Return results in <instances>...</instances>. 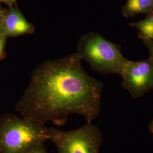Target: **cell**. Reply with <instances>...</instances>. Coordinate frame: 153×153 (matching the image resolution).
<instances>
[{
	"instance_id": "11",
	"label": "cell",
	"mask_w": 153,
	"mask_h": 153,
	"mask_svg": "<svg viewBox=\"0 0 153 153\" xmlns=\"http://www.w3.org/2000/svg\"><path fill=\"white\" fill-rule=\"evenodd\" d=\"M29 153H48L44 143L38 145Z\"/></svg>"
},
{
	"instance_id": "14",
	"label": "cell",
	"mask_w": 153,
	"mask_h": 153,
	"mask_svg": "<svg viewBox=\"0 0 153 153\" xmlns=\"http://www.w3.org/2000/svg\"><path fill=\"white\" fill-rule=\"evenodd\" d=\"M149 129H150V131L152 133L153 136V120L150 123V124H149Z\"/></svg>"
},
{
	"instance_id": "3",
	"label": "cell",
	"mask_w": 153,
	"mask_h": 153,
	"mask_svg": "<svg viewBox=\"0 0 153 153\" xmlns=\"http://www.w3.org/2000/svg\"><path fill=\"white\" fill-rule=\"evenodd\" d=\"M77 53L94 71L101 74L121 76L128 60L121 52L120 46L105 39L98 33L90 32L80 39Z\"/></svg>"
},
{
	"instance_id": "7",
	"label": "cell",
	"mask_w": 153,
	"mask_h": 153,
	"mask_svg": "<svg viewBox=\"0 0 153 153\" xmlns=\"http://www.w3.org/2000/svg\"><path fill=\"white\" fill-rule=\"evenodd\" d=\"M153 13V0H127L122 9V14L126 18L133 17L138 14Z\"/></svg>"
},
{
	"instance_id": "4",
	"label": "cell",
	"mask_w": 153,
	"mask_h": 153,
	"mask_svg": "<svg viewBox=\"0 0 153 153\" xmlns=\"http://www.w3.org/2000/svg\"><path fill=\"white\" fill-rule=\"evenodd\" d=\"M48 141L54 144L57 153H99L103 135L97 126L86 122L76 129L68 131L49 128Z\"/></svg>"
},
{
	"instance_id": "10",
	"label": "cell",
	"mask_w": 153,
	"mask_h": 153,
	"mask_svg": "<svg viewBox=\"0 0 153 153\" xmlns=\"http://www.w3.org/2000/svg\"><path fill=\"white\" fill-rule=\"evenodd\" d=\"M142 40L150 53L149 58L153 61V40L148 39H143Z\"/></svg>"
},
{
	"instance_id": "5",
	"label": "cell",
	"mask_w": 153,
	"mask_h": 153,
	"mask_svg": "<svg viewBox=\"0 0 153 153\" xmlns=\"http://www.w3.org/2000/svg\"><path fill=\"white\" fill-rule=\"evenodd\" d=\"M121 76L122 86L131 96L137 98L153 89V61L146 60L126 61Z\"/></svg>"
},
{
	"instance_id": "6",
	"label": "cell",
	"mask_w": 153,
	"mask_h": 153,
	"mask_svg": "<svg viewBox=\"0 0 153 153\" xmlns=\"http://www.w3.org/2000/svg\"><path fill=\"white\" fill-rule=\"evenodd\" d=\"M35 27L28 22L22 12L16 6L10 7L0 27V33L7 37H17L31 34Z\"/></svg>"
},
{
	"instance_id": "12",
	"label": "cell",
	"mask_w": 153,
	"mask_h": 153,
	"mask_svg": "<svg viewBox=\"0 0 153 153\" xmlns=\"http://www.w3.org/2000/svg\"><path fill=\"white\" fill-rule=\"evenodd\" d=\"M7 12V10H6L0 5V27L4 20V18L5 17Z\"/></svg>"
},
{
	"instance_id": "2",
	"label": "cell",
	"mask_w": 153,
	"mask_h": 153,
	"mask_svg": "<svg viewBox=\"0 0 153 153\" xmlns=\"http://www.w3.org/2000/svg\"><path fill=\"white\" fill-rule=\"evenodd\" d=\"M45 125L13 114L0 116V153H29L48 140Z\"/></svg>"
},
{
	"instance_id": "9",
	"label": "cell",
	"mask_w": 153,
	"mask_h": 153,
	"mask_svg": "<svg viewBox=\"0 0 153 153\" xmlns=\"http://www.w3.org/2000/svg\"><path fill=\"white\" fill-rule=\"evenodd\" d=\"M7 38L0 33V60H1L5 56V49Z\"/></svg>"
},
{
	"instance_id": "1",
	"label": "cell",
	"mask_w": 153,
	"mask_h": 153,
	"mask_svg": "<svg viewBox=\"0 0 153 153\" xmlns=\"http://www.w3.org/2000/svg\"><path fill=\"white\" fill-rule=\"evenodd\" d=\"M103 88L102 82L85 71L76 52L40 64L16 109L22 117L43 125L63 126L71 115L93 123L100 112Z\"/></svg>"
},
{
	"instance_id": "13",
	"label": "cell",
	"mask_w": 153,
	"mask_h": 153,
	"mask_svg": "<svg viewBox=\"0 0 153 153\" xmlns=\"http://www.w3.org/2000/svg\"><path fill=\"white\" fill-rule=\"evenodd\" d=\"M0 2H3L9 6V7L16 6V0H0Z\"/></svg>"
},
{
	"instance_id": "8",
	"label": "cell",
	"mask_w": 153,
	"mask_h": 153,
	"mask_svg": "<svg viewBox=\"0 0 153 153\" xmlns=\"http://www.w3.org/2000/svg\"><path fill=\"white\" fill-rule=\"evenodd\" d=\"M130 25L138 30L140 38L153 40V13L148 15L145 19L131 23Z\"/></svg>"
}]
</instances>
